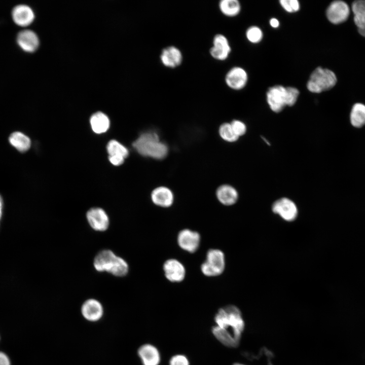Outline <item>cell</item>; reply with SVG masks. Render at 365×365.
<instances>
[{
    "label": "cell",
    "mask_w": 365,
    "mask_h": 365,
    "mask_svg": "<svg viewBox=\"0 0 365 365\" xmlns=\"http://www.w3.org/2000/svg\"><path fill=\"white\" fill-rule=\"evenodd\" d=\"M216 325L212 332L216 339L225 346L237 347L244 328V321L240 309L229 305L220 308L214 317Z\"/></svg>",
    "instance_id": "cell-1"
},
{
    "label": "cell",
    "mask_w": 365,
    "mask_h": 365,
    "mask_svg": "<svg viewBox=\"0 0 365 365\" xmlns=\"http://www.w3.org/2000/svg\"><path fill=\"white\" fill-rule=\"evenodd\" d=\"M133 147L141 155L157 160L165 158L168 151L167 146L153 132L141 134L133 142Z\"/></svg>",
    "instance_id": "cell-2"
},
{
    "label": "cell",
    "mask_w": 365,
    "mask_h": 365,
    "mask_svg": "<svg viewBox=\"0 0 365 365\" xmlns=\"http://www.w3.org/2000/svg\"><path fill=\"white\" fill-rule=\"evenodd\" d=\"M299 93L295 87L275 85L269 88L267 92V103L272 111L279 113L286 106L294 105Z\"/></svg>",
    "instance_id": "cell-3"
},
{
    "label": "cell",
    "mask_w": 365,
    "mask_h": 365,
    "mask_svg": "<svg viewBox=\"0 0 365 365\" xmlns=\"http://www.w3.org/2000/svg\"><path fill=\"white\" fill-rule=\"evenodd\" d=\"M337 82V77L332 70L319 66L311 73L307 88L311 92L319 93L333 88Z\"/></svg>",
    "instance_id": "cell-4"
},
{
    "label": "cell",
    "mask_w": 365,
    "mask_h": 365,
    "mask_svg": "<svg viewBox=\"0 0 365 365\" xmlns=\"http://www.w3.org/2000/svg\"><path fill=\"white\" fill-rule=\"evenodd\" d=\"M226 267L225 256L223 251L217 248L209 249L206 259L200 267L201 271L207 277L221 275Z\"/></svg>",
    "instance_id": "cell-5"
},
{
    "label": "cell",
    "mask_w": 365,
    "mask_h": 365,
    "mask_svg": "<svg viewBox=\"0 0 365 365\" xmlns=\"http://www.w3.org/2000/svg\"><path fill=\"white\" fill-rule=\"evenodd\" d=\"M272 210L287 222L294 221L298 215V209L296 203L285 197L276 200L272 205Z\"/></svg>",
    "instance_id": "cell-6"
},
{
    "label": "cell",
    "mask_w": 365,
    "mask_h": 365,
    "mask_svg": "<svg viewBox=\"0 0 365 365\" xmlns=\"http://www.w3.org/2000/svg\"><path fill=\"white\" fill-rule=\"evenodd\" d=\"M201 241L199 233L189 229L180 231L177 236V242L183 250L194 253L199 248Z\"/></svg>",
    "instance_id": "cell-7"
},
{
    "label": "cell",
    "mask_w": 365,
    "mask_h": 365,
    "mask_svg": "<svg viewBox=\"0 0 365 365\" xmlns=\"http://www.w3.org/2000/svg\"><path fill=\"white\" fill-rule=\"evenodd\" d=\"M350 13V8L347 3L342 1H335L327 7L326 16L330 22L339 24L348 19Z\"/></svg>",
    "instance_id": "cell-8"
},
{
    "label": "cell",
    "mask_w": 365,
    "mask_h": 365,
    "mask_svg": "<svg viewBox=\"0 0 365 365\" xmlns=\"http://www.w3.org/2000/svg\"><path fill=\"white\" fill-rule=\"evenodd\" d=\"M163 270L166 278L171 282H180L186 277V270L184 265L175 259L166 260L163 265Z\"/></svg>",
    "instance_id": "cell-9"
},
{
    "label": "cell",
    "mask_w": 365,
    "mask_h": 365,
    "mask_svg": "<svg viewBox=\"0 0 365 365\" xmlns=\"http://www.w3.org/2000/svg\"><path fill=\"white\" fill-rule=\"evenodd\" d=\"M231 51L227 38L223 34L214 35L212 39V45L209 49V54L212 58L218 60H226Z\"/></svg>",
    "instance_id": "cell-10"
},
{
    "label": "cell",
    "mask_w": 365,
    "mask_h": 365,
    "mask_svg": "<svg viewBox=\"0 0 365 365\" xmlns=\"http://www.w3.org/2000/svg\"><path fill=\"white\" fill-rule=\"evenodd\" d=\"M86 217L90 226L95 231H104L108 228L109 218L101 208H91L87 211Z\"/></svg>",
    "instance_id": "cell-11"
},
{
    "label": "cell",
    "mask_w": 365,
    "mask_h": 365,
    "mask_svg": "<svg viewBox=\"0 0 365 365\" xmlns=\"http://www.w3.org/2000/svg\"><path fill=\"white\" fill-rule=\"evenodd\" d=\"M160 60L163 66L175 68L182 62L183 55L181 50L175 46H169L163 48L160 55Z\"/></svg>",
    "instance_id": "cell-12"
},
{
    "label": "cell",
    "mask_w": 365,
    "mask_h": 365,
    "mask_svg": "<svg viewBox=\"0 0 365 365\" xmlns=\"http://www.w3.org/2000/svg\"><path fill=\"white\" fill-rule=\"evenodd\" d=\"M247 80V72L243 68L239 66L231 68L227 72L225 78L226 85L234 90L243 88L246 85Z\"/></svg>",
    "instance_id": "cell-13"
},
{
    "label": "cell",
    "mask_w": 365,
    "mask_h": 365,
    "mask_svg": "<svg viewBox=\"0 0 365 365\" xmlns=\"http://www.w3.org/2000/svg\"><path fill=\"white\" fill-rule=\"evenodd\" d=\"M81 313L86 320L91 322H96L102 318L103 309L98 301L90 299L85 301L82 304Z\"/></svg>",
    "instance_id": "cell-14"
},
{
    "label": "cell",
    "mask_w": 365,
    "mask_h": 365,
    "mask_svg": "<svg viewBox=\"0 0 365 365\" xmlns=\"http://www.w3.org/2000/svg\"><path fill=\"white\" fill-rule=\"evenodd\" d=\"M12 17L16 24L25 27L32 22L34 18V14L32 9L28 6L20 4L13 9Z\"/></svg>",
    "instance_id": "cell-15"
},
{
    "label": "cell",
    "mask_w": 365,
    "mask_h": 365,
    "mask_svg": "<svg viewBox=\"0 0 365 365\" xmlns=\"http://www.w3.org/2000/svg\"><path fill=\"white\" fill-rule=\"evenodd\" d=\"M17 43L20 48L26 52H33L39 45V39L36 34L28 29L23 30L17 36Z\"/></svg>",
    "instance_id": "cell-16"
},
{
    "label": "cell",
    "mask_w": 365,
    "mask_h": 365,
    "mask_svg": "<svg viewBox=\"0 0 365 365\" xmlns=\"http://www.w3.org/2000/svg\"><path fill=\"white\" fill-rule=\"evenodd\" d=\"M117 257L110 250H103L98 252L94 258V268L97 271L110 273L114 265Z\"/></svg>",
    "instance_id": "cell-17"
},
{
    "label": "cell",
    "mask_w": 365,
    "mask_h": 365,
    "mask_svg": "<svg viewBox=\"0 0 365 365\" xmlns=\"http://www.w3.org/2000/svg\"><path fill=\"white\" fill-rule=\"evenodd\" d=\"M151 198L154 204L164 208L170 207L174 202L173 193L166 187H159L153 190Z\"/></svg>",
    "instance_id": "cell-18"
},
{
    "label": "cell",
    "mask_w": 365,
    "mask_h": 365,
    "mask_svg": "<svg viewBox=\"0 0 365 365\" xmlns=\"http://www.w3.org/2000/svg\"><path fill=\"white\" fill-rule=\"evenodd\" d=\"M138 355L143 365H158L160 356L158 349L151 344L141 345L138 349Z\"/></svg>",
    "instance_id": "cell-19"
},
{
    "label": "cell",
    "mask_w": 365,
    "mask_h": 365,
    "mask_svg": "<svg viewBox=\"0 0 365 365\" xmlns=\"http://www.w3.org/2000/svg\"><path fill=\"white\" fill-rule=\"evenodd\" d=\"M216 196L219 202L226 206L235 204L238 199V193L236 190L228 185L220 186L216 190Z\"/></svg>",
    "instance_id": "cell-20"
},
{
    "label": "cell",
    "mask_w": 365,
    "mask_h": 365,
    "mask_svg": "<svg viewBox=\"0 0 365 365\" xmlns=\"http://www.w3.org/2000/svg\"><path fill=\"white\" fill-rule=\"evenodd\" d=\"M90 122L92 130L97 134L104 133L110 128V122L108 117L100 112L93 114Z\"/></svg>",
    "instance_id": "cell-21"
},
{
    "label": "cell",
    "mask_w": 365,
    "mask_h": 365,
    "mask_svg": "<svg viewBox=\"0 0 365 365\" xmlns=\"http://www.w3.org/2000/svg\"><path fill=\"white\" fill-rule=\"evenodd\" d=\"M10 143L20 152H25L31 146L30 138L24 133L16 131L11 134L9 137Z\"/></svg>",
    "instance_id": "cell-22"
},
{
    "label": "cell",
    "mask_w": 365,
    "mask_h": 365,
    "mask_svg": "<svg viewBox=\"0 0 365 365\" xmlns=\"http://www.w3.org/2000/svg\"><path fill=\"white\" fill-rule=\"evenodd\" d=\"M350 122L351 125L360 128L365 125V105L356 103L352 107L350 114Z\"/></svg>",
    "instance_id": "cell-23"
},
{
    "label": "cell",
    "mask_w": 365,
    "mask_h": 365,
    "mask_svg": "<svg viewBox=\"0 0 365 365\" xmlns=\"http://www.w3.org/2000/svg\"><path fill=\"white\" fill-rule=\"evenodd\" d=\"M221 12L227 17H234L239 14L241 6L237 0H222L218 3Z\"/></svg>",
    "instance_id": "cell-24"
},
{
    "label": "cell",
    "mask_w": 365,
    "mask_h": 365,
    "mask_svg": "<svg viewBox=\"0 0 365 365\" xmlns=\"http://www.w3.org/2000/svg\"><path fill=\"white\" fill-rule=\"evenodd\" d=\"M109 156H118L125 159L129 155L128 150L123 144L116 140H110L106 146Z\"/></svg>",
    "instance_id": "cell-25"
},
{
    "label": "cell",
    "mask_w": 365,
    "mask_h": 365,
    "mask_svg": "<svg viewBox=\"0 0 365 365\" xmlns=\"http://www.w3.org/2000/svg\"><path fill=\"white\" fill-rule=\"evenodd\" d=\"M128 271L129 266L127 263L122 258L117 256L110 273L115 276L123 277L127 274Z\"/></svg>",
    "instance_id": "cell-26"
},
{
    "label": "cell",
    "mask_w": 365,
    "mask_h": 365,
    "mask_svg": "<svg viewBox=\"0 0 365 365\" xmlns=\"http://www.w3.org/2000/svg\"><path fill=\"white\" fill-rule=\"evenodd\" d=\"M351 9L355 24L365 20V0L354 1L351 5Z\"/></svg>",
    "instance_id": "cell-27"
},
{
    "label": "cell",
    "mask_w": 365,
    "mask_h": 365,
    "mask_svg": "<svg viewBox=\"0 0 365 365\" xmlns=\"http://www.w3.org/2000/svg\"><path fill=\"white\" fill-rule=\"evenodd\" d=\"M219 134L220 136L224 140L233 142L236 141L239 137L233 131L230 123H225L222 124L219 128Z\"/></svg>",
    "instance_id": "cell-28"
},
{
    "label": "cell",
    "mask_w": 365,
    "mask_h": 365,
    "mask_svg": "<svg viewBox=\"0 0 365 365\" xmlns=\"http://www.w3.org/2000/svg\"><path fill=\"white\" fill-rule=\"evenodd\" d=\"M247 40L252 43H258L262 39L263 34L262 30L256 26L249 27L246 31Z\"/></svg>",
    "instance_id": "cell-29"
},
{
    "label": "cell",
    "mask_w": 365,
    "mask_h": 365,
    "mask_svg": "<svg viewBox=\"0 0 365 365\" xmlns=\"http://www.w3.org/2000/svg\"><path fill=\"white\" fill-rule=\"evenodd\" d=\"M280 5L283 9L288 13H294L298 11L300 5L297 0H280Z\"/></svg>",
    "instance_id": "cell-30"
},
{
    "label": "cell",
    "mask_w": 365,
    "mask_h": 365,
    "mask_svg": "<svg viewBox=\"0 0 365 365\" xmlns=\"http://www.w3.org/2000/svg\"><path fill=\"white\" fill-rule=\"evenodd\" d=\"M230 124L233 131L239 137L245 134L247 128L243 122L234 120L230 123Z\"/></svg>",
    "instance_id": "cell-31"
},
{
    "label": "cell",
    "mask_w": 365,
    "mask_h": 365,
    "mask_svg": "<svg viewBox=\"0 0 365 365\" xmlns=\"http://www.w3.org/2000/svg\"><path fill=\"white\" fill-rule=\"evenodd\" d=\"M170 365H189L187 358L180 354L175 355L170 360Z\"/></svg>",
    "instance_id": "cell-32"
},
{
    "label": "cell",
    "mask_w": 365,
    "mask_h": 365,
    "mask_svg": "<svg viewBox=\"0 0 365 365\" xmlns=\"http://www.w3.org/2000/svg\"><path fill=\"white\" fill-rule=\"evenodd\" d=\"M108 159L114 165L119 166L123 163L125 158L118 156H109Z\"/></svg>",
    "instance_id": "cell-33"
},
{
    "label": "cell",
    "mask_w": 365,
    "mask_h": 365,
    "mask_svg": "<svg viewBox=\"0 0 365 365\" xmlns=\"http://www.w3.org/2000/svg\"><path fill=\"white\" fill-rule=\"evenodd\" d=\"M0 365H11L8 356L4 352L0 351Z\"/></svg>",
    "instance_id": "cell-34"
},
{
    "label": "cell",
    "mask_w": 365,
    "mask_h": 365,
    "mask_svg": "<svg viewBox=\"0 0 365 365\" xmlns=\"http://www.w3.org/2000/svg\"><path fill=\"white\" fill-rule=\"evenodd\" d=\"M358 28L359 33L365 37V20L360 22L356 25Z\"/></svg>",
    "instance_id": "cell-35"
},
{
    "label": "cell",
    "mask_w": 365,
    "mask_h": 365,
    "mask_svg": "<svg viewBox=\"0 0 365 365\" xmlns=\"http://www.w3.org/2000/svg\"><path fill=\"white\" fill-rule=\"evenodd\" d=\"M270 24L273 28H277L279 25V22L276 18H273L270 20Z\"/></svg>",
    "instance_id": "cell-36"
},
{
    "label": "cell",
    "mask_w": 365,
    "mask_h": 365,
    "mask_svg": "<svg viewBox=\"0 0 365 365\" xmlns=\"http://www.w3.org/2000/svg\"><path fill=\"white\" fill-rule=\"evenodd\" d=\"M3 200L2 196L0 195V221L3 215Z\"/></svg>",
    "instance_id": "cell-37"
},
{
    "label": "cell",
    "mask_w": 365,
    "mask_h": 365,
    "mask_svg": "<svg viewBox=\"0 0 365 365\" xmlns=\"http://www.w3.org/2000/svg\"><path fill=\"white\" fill-rule=\"evenodd\" d=\"M233 365H244V364L239 363H235Z\"/></svg>",
    "instance_id": "cell-38"
}]
</instances>
